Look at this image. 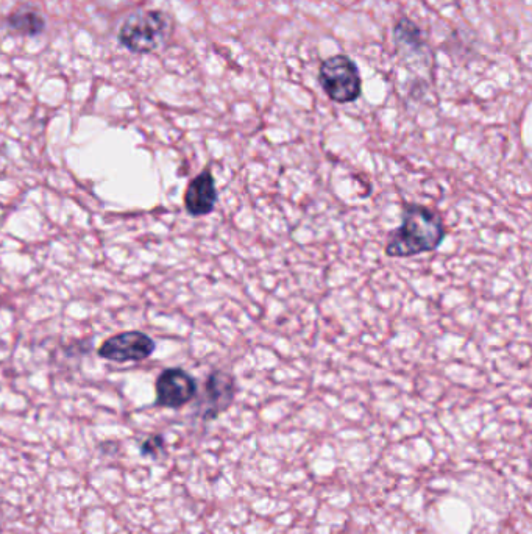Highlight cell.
Wrapping results in <instances>:
<instances>
[{
	"instance_id": "1",
	"label": "cell",
	"mask_w": 532,
	"mask_h": 534,
	"mask_svg": "<svg viewBox=\"0 0 532 534\" xmlns=\"http://www.w3.org/2000/svg\"><path fill=\"white\" fill-rule=\"evenodd\" d=\"M447 230L439 213L433 208L406 203L401 213V225L389 235L386 255L391 258H411L434 252L444 243Z\"/></svg>"
},
{
	"instance_id": "2",
	"label": "cell",
	"mask_w": 532,
	"mask_h": 534,
	"mask_svg": "<svg viewBox=\"0 0 532 534\" xmlns=\"http://www.w3.org/2000/svg\"><path fill=\"white\" fill-rule=\"evenodd\" d=\"M171 18L160 10L133 11L122 22L119 43L133 54L146 55L158 52L171 40Z\"/></svg>"
},
{
	"instance_id": "3",
	"label": "cell",
	"mask_w": 532,
	"mask_h": 534,
	"mask_svg": "<svg viewBox=\"0 0 532 534\" xmlns=\"http://www.w3.org/2000/svg\"><path fill=\"white\" fill-rule=\"evenodd\" d=\"M319 82L325 94L337 104H352L361 96V75L355 63L345 55H334L323 61Z\"/></svg>"
},
{
	"instance_id": "4",
	"label": "cell",
	"mask_w": 532,
	"mask_h": 534,
	"mask_svg": "<svg viewBox=\"0 0 532 534\" xmlns=\"http://www.w3.org/2000/svg\"><path fill=\"white\" fill-rule=\"evenodd\" d=\"M155 347L157 344L146 333L125 332L108 338L97 353L103 360L114 363H138L150 358Z\"/></svg>"
},
{
	"instance_id": "5",
	"label": "cell",
	"mask_w": 532,
	"mask_h": 534,
	"mask_svg": "<svg viewBox=\"0 0 532 534\" xmlns=\"http://www.w3.org/2000/svg\"><path fill=\"white\" fill-rule=\"evenodd\" d=\"M157 406L178 410L196 399L197 381L180 367L161 372L155 383Z\"/></svg>"
},
{
	"instance_id": "6",
	"label": "cell",
	"mask_w": 532,
	"mask_h": 534,
	"mask_svg": "<svg viewBox=\"0 0 532 534\" xmlns=\"http://www.w3.org/2000/svg\"><path fill=\"white\" fill-rule=\"evenodd\" d=\"M236 397V380L225 371H213L206 378L200 400L203 421H214L233 405Z\"/></svg>"
},
{
	"instance_id": "7",
	"label": "cell",
	"mask_w": 532,
	"mask_h": 534,
	"mask_svg": "<svg viewBox=\"0 0 532 534\" xmlns=\"http://www.w3.org/2000/svg\"><path fill=\"white\" fill-rule=\"evenodd\" d=\"M219 194H217L216 180L210 168L200 172L192 178L185 193V208L192 218H203L213 213Z\"/></svg>"
},
{
	"instance_id": "8",
	"label": "cell",
	"mask_w": 532,
	"mask_h": 534,
	"mask_svg": "<svg viewBox=\"0 0 532 534\" xmlns=\"http://www.w3.org/2000/svg\"><path fill=\"white\" fill-rule=\"evenodd\" d=\"M7 27L16 35L35 38L46 30V19L36 8L22 7L8 16Z\"/></svg>"
},
{
	"instance_id": "9",
	"label": "cell",
	"mask_w": 532,
	"mask_h": 534,
	"mask_svg": "<svg viewBox=\"0 0 532 534\" xmlns=\"http://www.w3.org/2000/svg\"><path fill=\"white\" fill-rule=\"evenodd\" d=\"M395 43L400 47H414L419 49L422 46V33L419 27L409 19H400L394 27Z\"/></svg>"
},
{
	"instance_id": "10",
	"label": "cell",
	"mask_w": 532,
	"mask_h": 534,
	"mask_svg": "<svg viewBox=\"0 0 532 534\" xmlns=\"http://www.w3.org/2000/svg\"><path fill=\"white\" fill-rule=\"evenodd\" d=\"M164 450V438L161 435L150 436L149 439L142 442L141 453L144 456H158V453Z\"/></svg>"
},
{
	"instance_id": "11",
	"label": "cell",
	"mask_w": 532,
	"mask_h": 534,
	"mask_svg": "<svg viewBox=\"0 0 532 534\" xmlns=\"http://www.w3.org/2000/svg\"><path fill=\"white\" fill-rule=\"evenodd\" d=\"M0 533H2V520H0Z\"/></svg>"
}]
</instances>
